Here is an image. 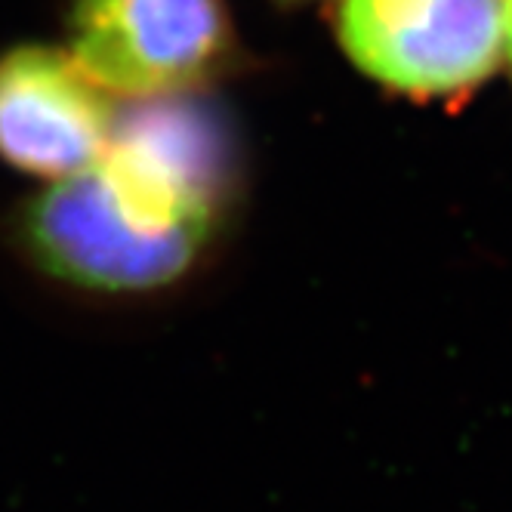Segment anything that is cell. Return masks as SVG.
I'll list each match as a JSON object with an SVG mask.
<instances>
[{"mask_svg":"<svg viewBox=\"0 0 512 512\" xmlns=\"http://www.w3.org/2000/svg\"><path fill=\"white\" fill-rule=\"evenodd\" d=\"M105 93L68 53L22 44L0 56V161L47 182L96 164L112 139Z\"/></svg>","mask_w":512,"mask_h":512,"instance_id":"4","label":"cell"},{"mask_svg":"<svg viewBox=\"0 0 512 512\" xmlns=\"http://www.w3.org/2000/svg\"><path fill=\"white\" fill-rule=\"evenodd\" d=\"M340 44L395 93L457 96L503 59V0H343Z\"/></svg>","mask_w":512,"mask_h":512,"instance_id":"3","label":"cell"},{"mask_svg":"<svg viewBox=\"0 0 512 512\" xmlns=\"http://www.w3.org/2000/svg\"><path fill=\"white\" fill-rule=\"evenodd\" d=\"M229 189L226 142L195 105L145 99L115 118L96 164L16 213L31 266L53 281L142 294L179 281L207 250Z\"/></svg>","mask_w":512,"mask_h":512,"instance_id":"1","label":"cell"},{"mask_svg":"<svg viewBox=\"0 0 512 512\" xmlns=\"http://www.w3.org/2000/svg\"><path fill=\"white\" fill-rule=\"evenodd\" d=\"M232 28L223 0H75L68 56L102 90L167 99L223 65Z\"/></svg>","mask_w":512,"mask_h":512,"instance_id":"2","label":"cell"},{"mask_svg":"<svg viewBox=\"0 0 512 512\" xmlns=\"http://www.w3.org/2000/svg\"><path fill=\"white\" fill-rule=\"evenodd\" d=\"M503 56L512 65V0H503Z\"/></svg>","mask_w":512,"mask_h":512,"instance_id":"5","label":"cell"}]
</instances>
